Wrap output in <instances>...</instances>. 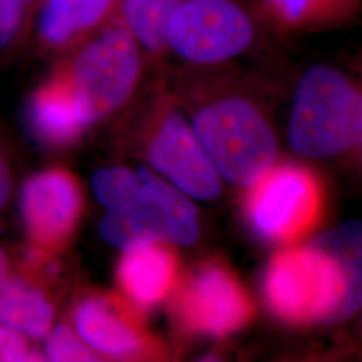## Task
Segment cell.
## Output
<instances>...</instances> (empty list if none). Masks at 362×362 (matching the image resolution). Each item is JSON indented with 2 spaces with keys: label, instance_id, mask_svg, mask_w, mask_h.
<instances>
[{
  "label": "cell",
  "instance_id": "cell-18",
  "mask_svg": "<svg viewBox=\"0 0 362 362\" xmlns=\"http://www.w3.org/2000/svg\"><path fill=\"white\" fill-rule=\"evenodd\" d=\"M180 0H124V23L140 46L160 54L167 45L169 19Z\"/></svg>",
  "mask_w": 362,
  "mask_h": 362
},
{
  "label": "cell",
  "instance_id": "cell-9",
  "mask_svg": "<svg viewBox=\"0 0 362 362\" xmlns=\"http://www.w3.org/2000/svg\"><path fill=\"white\" fill-rule=\"evenodd\" d=\"M19 208L33 247L47 254L64 246L76 230L82 196L69 172L47 169L25 182Z\"/></svg>",
  "mask_w": 362,
  "mask_h": 362
},
{
  "label": "cell",
  "instance_id": "cell-23",
  "mask_svg": "<svg viewBox=\"0 0 362 362\" xmlns=\"http://www.w3.org/2000/svg\"><path fill=\"white\" fill-rule=\"evenodd\" d=\"M13 194V177L4 156L0 151V212L7 207Z\"/></svg>",
  "mask_w": 362,
  "mask_h": 362
},
{
  "label": "cell",
  "instance_id": "cell-21",
  "mask_svg": "<svg viewBox=\"0 0 362 362\" xmlns=\"http://www.w3.org/2000/svg\"><path fill=\"white\" fill-rule=\"evenodd\" d=\"M42 356L31 351L26 338L19 332L0 324V361H37Z\"/></svg>",
  "mask_w": 362,
  "mask_h": 362
},
{
  "label": "cell",
  "instance_id": "cell-6",
  "mask_svg": "<svg viewBox=\"0 0 362 362\" xmlns=\"http://www.w3.org/2000/svg\"><path fill=\"white\" fill-rule=\"evenodd\" d=\"M141 187L124 207L110 209L100 223L109 245L129 250L148 243L194 245L200 235L197 211L179 188L146 168L139 169Z\"/></svg>",
  "mask_w": 362,
  "mask_h": 362
},
{
  "label": "cell",
  "instance_id": "cell-2",
  "mask_svg": "<svg viewBox=\"0 0 362 362\" xmlns=\"http://www.w3.org/2000/svg\"><path fill=\"white\" fill-rule=\"evenodd\" d=\"M192 129L223 179L252 187L274 165L276 140L257 105L240 95L220 97L203 105Z\"/></svg>",
  "mask_w": 362,
  "mask_h": 362
},
{
  "label": "cell",
  "instance_id": "cell-15",
  "mask_svg": "<svg viewBox=\"0 0 362 362\" xmlns=\"http://www.w3.org/2000/svg\"><path fill=\"white\" fill-rule=\"evenodd\" d=\"M27 124L40 141L57 146L74 141L85 129L65 73L52 78L31 95Z\"/></svg>",
  "mask_w": 362,
  "mask_h": 362
},
{
  "label": "cell",
  "instance_id": "cell-25",
  "mask_svg": "<svg viewBox=\"0 0 362 362\" xmlns=\"http://www.w3.org/2000/svg\"><path fill=\"white\" fill-rule=\"evenodd\" d=\"M362 144V143H361Z\"/></svg>",
  "mask_w": 362,
  "mask_h": 362
},
{
  "label": "cell",
  "instance_id": "cell-3",
  "mask_svg": "<svg viewBox=\"0 0 362 362\" xmlns=\"http://www.w3.org/2000/svg\"><path fill=\"white\" fill-rule=\"evenodd\" d=\"M267 30L275 31L247 0H180L169 19L167 45L189 64L218 65L252 49Z\"/></svg>",
  "mask_w": 362,
  "mask_h": 362
},
{
  "label": "cell",
  "instance_id": "cell-13",
  "mask_svg": "<svg viewBox=\"0 0 362 362\" xmlns=\"http://www.w3.org/2000/svg\"><path fill=\"white\" fill-rule=\"evenodd\" d=\"M278 35H310L361 22L362 0H259Z\"/></svg>",
  "mask_w": 362,
  "mask_h": 362
},
{
  "label": "cell",
  "instance_id": "cell-22",
  "mask_svg": "<svg viewBox=\"0 0 362 362\" xmlns=\"http://www.w3.org/2000/svg\"><path fill=\"white\" fill-rule=\"evenodd\" d=\"M26 13V0H0V47L11 45L19 34Z\"/></svg>",
  "mask_w": 362,
  "mask_h": 362
},
{
  "label": "cell",
  "instance_id": "cell-4",
  "mask_svg": "<svg viewBox=\"0 0 362 362\" xmlns=\"http://www.w3.org/2000/svg\"><path fill=\"white\" fill-rule=\"evenodd\" d=\"M140 71V43L125 23L110 22L91 35L64 71L83 124H95L125 104Z\"/></svg>",
  "mask_w": 362,
  "mask_h": 362
},
{
  "label": "cell",
  "instance_id": "cell-24",
  "mask_svg": "<svg viewBox=\"0 0 362 362\" xmlns=\"http://www.w3.org/2000/svg\"><path fill=\"white\" fill-rule=\"evenodd\" d=\"M8 272H10V260L3 247L0 246V284L8 276Z\"/></svg>",
  "mask_w": 362,
  "mask_h": 362
},
{
  "label": "cell",
  "instance_id": "cell-10",
  "mask_svg": "<svg viewBox=\"0 0 362 362\" xmlns=\"http://www.w3.org/2000/svg\"><path fill=\"white\" fill-rule=\"evenodd\" d=\"M148 160L181 192L200 200L215 199L221 191L219 173L197 140L192 125L179 113L163 118L149 146Z\"/></svg>",
  "mask_w": 362,
  "mask_h": 362
},
{
  "label": "cell",
  "instance_id": "cell-1",
  "mask_svg": "<svg viewBox=\"0 0 362 362\" xmlns=\"http://www.w3.org/2000/svg\"><path fill=\"white\" fill-rule=\"evenodd\" d=\"M287 134L296 152L314 158L361 144V88L336 66L308 67L293 91Z\"/></svg>",
  "mask_w": 362,
  "mask_h": 362
},
{
  "label": "cell",
  "instance_id": "cell-8",
  "mask_svg": "<svg viewBox=\"0 0 362 362\" xmlns=\"http://www.w3.org/2000/svg\"><path fill=\"white\" fill-rule=\"evenodd\" d=\"M176 308L188 329L214 337L233 334L252 314L243 287L231 272L215 264L203 266L189 275L177 294Z\"/></svg>",
  "mask_w": 362,
  "mask_h": 362
},
{
  "label": "cell",
  "instance_id": "cell-16",
  "mask_svg": "<svg viewBox=\"0 0 362 362\" xmlns=\"http://www.w3.org/2000/svg\"><path fill=\"white\" fill-rule=\"evenodd\" d=\"M54 309L45 291L26 276H7L0 284V324L25 337L52 332Z\"/></svg>",
  "mask_w": 362,
  "mask_h": 362
},
{
  "label": "cell",
  "instance_id": "cell-20",
  "mask_svg": "<svg viewBox=\"0 0 362 362\" xmlns=\"http://www.w3.org/2000/svg\"><path fill=\"white\" fill-rule=\"evenodd\" d=\"M47 357L52 361H100V354L91 349L65 325L57 326L49 333L46 344Z\"/></svg>",
  "mask_w": 362,
  "mask_h": 362
},
{
  "label": "cell",
  "instance_id": "cell-7",
  "mask_svg": "<svg viewBox=\"0 0 362 362\" xmlns=\"http://www.w3.org/2000/svg\"><path fill=\"white\" fill-rule=\"evenodd\" d=\"M251 188L247 215L255 233L266 240L291 242L320 215V187L306 169L272 168Z\"/></svg>",
  "mask_w": 362,
  "mask_h": 362
},
{
  "label": "cell",
  "instance_id": "cell-5",
  "mask_svg": "<svg viewBox=\"0 0 362 362\" xmlns=\"http://www.w3.org/2000/svg\"><path fill=\"white\" fill-rule=\"evenodd\" d=\"M264 294L272 311L287 322H336L345 281L336 259L310 243L272 259Z\"/></svg>",
  "mask_w": 362,
  "mask_h": 362
},
{
  "label": "cell",
  "instance_id": "cell-14",
  "mask_svg": "<svg viewBox=\"0 0 362 362\" xmlns=\"http://www.w3.org/2000/svg\"><path fill=\"white\" fill-rule=\"evenodd\" d=\"M116 7L117 0H46L39 13V38L55 49L90 38L113 22Z\"/></svg>",
  "mask_w": 362,
  "mask_h": 362
},
{
  "label": "cell",
  "instance_id": "cell-12",
  "mask_svg": "<svg viewBox=\"0 0 362 362\" xmlns=\"http://www.w3.org/2000/svg\"><path fill=\"white\" fill-rule=\"evenodd\" d=\"M176 278V255L158 242L125 250L117 269L122 293L141 309L164 300L175 287Z\"/></svg>",
  "mask_w": 362,
  "mask_h": 362
},
{
  "label": "cell",
  "instance_id": "cell-11",
  "mask_svg": "<svg viewBox=\"0 0 362 362\" xmlns=\"http://www.w3.org/2000/svg\"><path fill=\"white\" fill-rule=\"evenodd\" d=\"M78 336L98 354L136 358L149 349L148 338L128 314L105 298L83 299L74 311Z\"/></svg>",
  "mask_w": 362,
  "mask_h": 362
},
{
  "label": "cell",
  "instance_id": "cell-17",
  "mask_svg": "<svg viewBox=\"0 0 362 362\" xmlns=\"http://www.w3.org/2000/svg\"><path fill=\"white\" fill-rule=\"evenodd\" d=\"M336 259L345 294L336 321L345 320L362 308V221H350L311 240Z\"/></svg>",
  "mask_w": 362,
  "mask_h": 362
},
{
  "label": "cell",
  "instance_id": "cell-19",
  "mask_svg": "<svg viewBox=\"0 0 362 362\" xmlns=\"http://www.w3.org/2000/svg\"><path fill=\"white\" fill-rule=\"evenodd\" d=\"M91 187L97 200L110 211L129 203L141 187V177L139 172L125 168L101 169L94 175Z\"/></svg>",
  "mask_w": 362,
  "mask_h": 362
}]
</instances>
